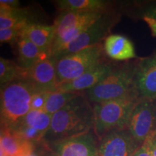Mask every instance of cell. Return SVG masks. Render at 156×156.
<instances>
[{"mask_svg": "<svg viewBox=\"0 0 156 156\" xmlns=\"http://www.w3.org/2000/svg\"><path fill=\"white\" fill-rule=\"evenodd\" d=\"M94 109L87 98L79 93L52 116L44 142L48 147L93 129Z\"/></svg>", "mask_w": 156, "mask_h": 156, "instance_id": "cell-1", "label": "cell"}, {"mask_svg": "<svg viewBox=\"0 0 156 156\" xmlns=\"http://www.w3.org/2000/svg\"><path fill=\"white\" fill-rule=\"evenodd\" d=\"M28 79L17 80L1 87V127L15 129L31 110L34 95L39 90Z\"/></svg>", "mask_w": 156, "mask_h": 156, "instance_id": "cell-2", "label": "cell"}, {"mask_svg": "<svg viewBox=\"0 0 156 156\" xmlns=\"http://www.w3.org/2000/svg\"><path fill=\"white\" fill-rule=\"evenodd\" d=\"M139 101L137 91L134 90L124 97L93 105V131L98 140L113 130L127 128L132 113Z\"/></svg>", "mask_w": 156, "mask_h": 156, "instance_id": "cell-3", "label": "cell"}, {"mask_svg": "<svg viewBox=\"0 0 156 156\" xmlns=\"http://www.w3.org/2000/svg\"><path fill=\"white\" fill-rule=\"evenodd\" d=\"M136 67L137 65L126 64L116 68L95 86L85 91V96L96 104L129 94L136 90Z\"/></svg>", "mask_w": 156, "mask_h": 156, "instance_id": "cell-4", "label": "cell"}, {"mask_svg": "<svg viewBox=\"0 0 156 156\" xmlns=\"http://www.w3.org/2000/svg\"><path fill=\"white\" fill-rule=\"evenodd\" d=\"M103 51V46L99 44L58 58L56 62L58 86L80 77L90 68L102 62Z\"/></svg>", "mask_w": 156, "mask_h": 156, "instance_id": "cell-5", "label": "cell"}, {"mask_svg": "<svg viewBox=\"0 0 156 156\" xmlns=\"http://www.w3.org/2000/svg\"><path fill=\"white\" fill-rule=\"evenodd\" d=\"M119 20L117 15L106 12L100 19L91 24L71 42L50 57L56 61L68 54L75 53L99 44L109 36L111 30Z\"/></svg>", "mask_w": 156, "mask_h": 156, "instance_id": "cell-6", "label": "cell"}, {"mask_svg": "<svg viewBox=\"0 0 156 156\" xmlns=\"http://www.w3.org/2000/svg\"><path fill=\"white\" fill-rule=\"evenodd\" d=\"M127 129L140 145L156 132V101L140 99L130 116Z\"/></svg>", "mask_w": 156, "mask_h": 156, "instance_id": "cell-7", "label": "cell"}, {"mask_svg": "<svg viewBox=\"0 0 156 156\" xmlns=\"http://www.w3.org/2000/svg\"><path fill=\"white\" fill-rule=\"evenodd\" d=\"M140 145L127 128L113 130L98 140V156H134Z\"/></svg>", "mask_w": 156, "mask_h": 156, "instance_id": "cell-8", "label": "cell"}, {"mask_svg": "<svg viewBox=\"0 0 156 156\" xmlns=\"http://www.w3.org/2000/svg\"><path fill=\"white\" fill-rule=\"evenodd\" d=\"M98 140L94 131L68 138L52 146L58 156H98Z\"/></svg>", "mask_w": 156, "mask_h": 156, "instance_id": "cell-9", "label": "cell"}, {"mask_svg": "<svg viewBox=\"0 0 156 156\" xmlns=\"http://www.w3.org/2000/svg\"><path fill=\"white\" fill-rule=\"evenodd\" d=\"M135 87L140 99L156 101V55L137 64Z\"/></svg>", "mask_w": 156, "mask_h": 156, "instance_id": "cell-10", "label": "cell"}, {"mask_svg": "<svg viewBox=\"0 0 156 156\" xmlns=\"http://www.w3.org/2000/svg\"><path fill=\"white\" fill-rule=\"evenodd\" d=\"M115 69L110 64L101 62L90 68L85 73L73 80L62 83L58 87L57 90L63 92L80 93L92 88Z\"/></svg>", "mask_w": 156, "mask_h": 156, "instance_id": "cell-11", "label": "cell"}, {"mask_svg": "<svg viewBox=\"0 0 156 156\" xmlns=\"http://www.w3.org/2000/svg\"><path fill=\"white\" fill-rule=\"evenodd\" d=\"M56 62V59L49 56L38 62L34 67L28 69L27 79L30 80L42 90L56 91L58 87Z\"/></svg>", "mask_w": 156, "mask_h": 156, "instance_id": "cell-12", "label": "cell"}, {"mask_svg": "<svg viewBox=\"0 0 156 156\" xmlns=\"http://www.w3.org/2000/svg\"><path fill=\"white\" fill-rule=\"evenodd\" d=\"M108 12V11H107ZM106 12H61L54 21L55 37L73 28L93 24L99 20Z\"/></svg>", "mask_w": 156, "mask_h": 156, "instance_id": "cell-13", "label": "cell"}, {"mask_svg": "<svg viewBox=\"0 0 156 156\" xmlns=\"http://www.w3.org/2000/svg\"><path fill=\"white\" fill-rule=\"evenodd\" d=\"M20 37L34 43L43 52L49 56L55 38V27L54 25L31 23L22 30Z\"/></svg>", "mask_w": 156, "mask_h": 156, "instance_id": "cell-14", "label": "cell"}, {"mask_svg": "<svg viewBox=\"0 0 156 156\" xmlns=\"http://www.w3.org/2000/svg\"><path fill=\"white\" fill-rule=\"evenodd\" d=\"M103 50L108 57L116 61H125L136 57L133 44L122 35H109L104 41Z\"/></svg>", "mask_w": 156, "mask_h": 156, "instance_id": "cell-15", "label": "cell"}, {"mask_svg": "<svg viewBox=\"0 0 156 156\" xmlns=\"http://www.w3.org/2000/svg\"><path fill=\"white\" fill-rule=\"evenodd\" d=\"M17 63L25 69H30L38 62L46 59L49 56L28 39L20 37L17 41Z\"/></svg>", "mask_w": 156, "mask_h": 156, "instance_id": "cell-16", "label": "cell"}, {"mask_svg": "<svg viewBox=\"0 0 156 156\" xmlns=\"http://www.w3.org/2000/svg\"><path fill=\"white\" fill-rule=\"evenodd\" d=\"M36 145L24 142L12 129L1 127L0 149L9 156H17L34 151Z\"/></svg>", "mask_w": 156, "mask_h": 156, "instance_id": "cell-17", "label": "cell"}, {"mask_svg": "<svg viewBox=\"0 0 156 156\" xmlns=\"http://www.w3.org/2000/svg\"><path fill=\"white\" fill-rule=\"evenodd\" d=\"M57 8L64 12H107L110 3L104 0H58Z\"/></svg>", "mask_w": 156, "mask_h": 156, "instance_id": "cell-18", "label": "cell"}, {"mask_svg": "<svg viewBox=\"0 0 156 156\" xmlns=\"http://www.w3.org/2000/svg\"><path fill=\"white\" fill-rule=\"evenodd\" d=\"M28 69H25L12 60L0 57V85L2 87L17 80L27 79Z\"/></svg>", "mask_w": 156, "mask_h": 156, "instance_id": "cell-19", "label": "cell"}, {"mask_svg": "<svg viewBox=\"0 0 156 156\" xmlns=\"http://www.w3.org/2000/svg\"><path fill=\"white\" fill-rule=\"evenodd\" d=\"M30 19L25 9L11 7L0 3V30L12 28Z\"/></svg>", "mask_w": 156, "mask_h": 156, "instance_id": "cell-20", "label": "cell"}, {"mask_svg": "<svg viewBox=\"0 0 156 156\" xmlns=\"http://www.w3.org/2000/svg\"><path fill=\"white\" fill-rule=\"evenodd\" d=\"M51 119L52 115L46 113L44 110L31 109L20 125L23 124L30 126L44 134L45 135L49 129Z\"/></svg>", "mask_w": 156, "mask_h": 156, "instance_id": "cell-21", "label": "cell"}, {"mask_svg": "<svg viewBox=\"0 0 156 156\" xmlns=\"http://www.w3.org/2000/svg\"><path fill=\"white\" fill-rule=\"evenodd\" d=\"M80 93L63 92L56 90L51 92L46 100V104L43 110L51 115H53L66 106Z\"/></svg>", "mask_w": 156, "mask_h": 156, "instance_id": "cell-22", "label": "cell"}, {"mask_svg": "<svg viewBox=\"0 0 156 156\" xmlns=\"http://www.w3.org/2000/svg\"><path fill=\"white\" fill-rule=\"evenodd\" d=\"M21 140L24 142L36 145L40 142H44V134L30 126L21 124L12 130Z\"/></svg>", "mask_w": 156, "mask_h": 156, "instance_id": "cell-23", "label": "cell"}, {"mask_svg": "<svg viewBox=\"0 0 156 156\" xmlns=\"http://www.w3.org/2000/svg\"><path fill=\"white\" fill-rule=\"evenodd\" d=\"M33 23L30 20L25 21L12 28L0 30V42L1 44H12L16 42L20 37L22 30L28 24Z\"/></svg>", "mask_w": 156, "mask_h": 156, "instance_id": "cell-24", "label": "cell"}, {"mask_svg": "<svg viewBox=\"0 0 156 156\" xmlns=\"http://www.w3.org/2000/svg\"><path fill=\"white\" fill-rule=\"evenodd\" d=\"M51 92L39 90L34 95L31 101V109L33 110H43L46 104L47 98Z\"/></svg>", "mask_w": 156, "mask_h": 156, "instance_id": "cell-25", "label": "cell"}, {"mask_svg": "<svg viewBox=\"0 0 156 156\" xmlns=\"http://www.w3.org/2000/svg\"><path fill=\"white\" fill-rule=\"evenodd\" d=\"M134 156H153L151 154V150H150L149 144H148V141L147 140L136 150Z\"/></svg>", "mask_w": 156, "mask_h": 156, "instance_id": "cell-26", "label": "cell"}, {"mask_svg": "<svg viewBox=\"0 0 156 156\" xmlns=\"http://www.w3.org/2000/svg\"><path fill=\"white\" fill-rule=\"evenodd\" d=\"M143 20L151 28L153 36L156 37V19L147 16H144Z\"/></svg>", "mask_w": 156, "mask_h": 156, "instance_id": "cell-27", "label": "cell"}, {"mask_svg": "<svg viewBox=\"0 0 156 156\" xmlns=\"http://www.w3.org/2000/svg\"><path fill=\"white\" fill-rule=\"evenodd\" d=\"M149 147L153 156H156V132L147 138Z\"/></svg>", "mask_w": 156, "mask_h": 156, "instance_id": "cell-28", "label": "cell"}, {"mask_svg": "<svg viewBox=\"0 0 156 156\" xmlns=\"http://www.w3.org/2000/svg\"><path fill=\"white\" fill-rule=\"evenodd\" d=\"M145 16H147L152 17V18L156 19V4L150 6V7H148L145 9Z\"/></svg>", "mask_w": 156, "mask_h": 156, "instance_id": "cell-29", "label": "cell"}, {"mask_svg": "<svg viewBox=\"0 0 156 156\" xmlns=\"http://www.w3.org/2000/svg\"><path fill=\"white\" fill-rule=\"evenodd\" d=\"M0 3L5 4L11 7H20V2L17 0H1Z\"/></svg>", "mask_w": 156, "mask_h": 156, "instance_id": "cell-30", "label": "cell"}, {"mask_svg": "<svg viewBox=\"0 0 156 156\" xmlns=\"http://www.w3.org/2000/svg\"><path fill=\"white\" fill-rule=\"evenodd\" d=\"M49 156H58L57 154H56L55 152H54L53 150H51V151H50V154H49Z\"/></svg>", "mask_w": 156, "mask_h": 156, "instance_id": "cell-31", "label": "cell"}, {"mask_svg": "<svg viewBox=\"0 0 156 156\" xmlns=\"http://www.w3.org/2000/svg\"><path fill=\"white\" fill-rule=\"evenodd\" d=\"M26 156H38V154H36L34 151H33V152H31V153H28Z\"/></svg>", "mask_w": 156, "mask_h": 156, "instance_id": "cell-32", "label": "cell"}, {"mask_svg": "<svg viewBox=\"0 0 156 156\" xmlns=\"http://www.w3.org/2000/svg\"><path fill=\"white\" fill-rule=\"evenodd\" d=\"M1 150V153H0V156H9L8 155H7V154H6L5 152L3 151V150H2V149H0Z\"/></svg>", "mask_w": 156, "mask_h": 156, "instance_id": "cell-33", "label": "cell"}, {"mask_svg": "<svg viewBox=\"0 0 156 156\" xmlns=\"http://www.w3.org/2000/svg\"><path fill=\"white\" fill-rule=\"evenodd\" d=\"M27 155H28V154H20V155L17 156H26Z\"/></svg>", "mask_w": 156, "mask_h": 156, "instance_id": "cell-34", "label": "cell"}]
</instances>
